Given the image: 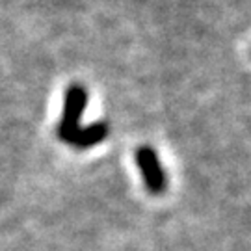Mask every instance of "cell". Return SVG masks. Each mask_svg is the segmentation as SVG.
Here are the masks:
<instances>
[{
	"instance_id": "cell-3",
	"label": "cell",
	"mask_w": 251,
	"mask_h": 251,
	"mask_svg": "<svg viewBox=\"0 0 251 251\" xmlns=\"http://www.w3.org/2000/svg\"><path fill=\"white\" fill-rule=\"evenodd\" d=\"M108 136V125L106 123H91L88 126H78V130L69 138L67 144H71L76 149H90L93 145L100 144Z\"/></svg>"
},
{
	"instance_id": "cell-2",
	"label": "cell",
	"mask_w": 251,
	"mask_h": 251,
	"mask_svg": "<svg viewBox=\"0 0 251 251\" xmlns=\"http://www.w3.org/2000/svg\"><path fill=\"white\" fill-rule=\"evenodd\" d=\"M136 164L144 177V182L151 194H162L168 186L166 171L162 168V162L152 147H140L136 151Z\"/></svg>"
},
{
	"instance_id": "cell-1",
	"label": "cell",
	"mask_w": 251,
	"mask_h": 251,
	"mask_svg": "<svg viewBox=\"0 0 251 251\" xmlns=\"http://www.w3.org/2000/svg\"><path fill=\"white\" fill-rule=\"evenodd\" d=\"M86 104H88V91H86V88H82L78 84L67 88L65 99H63L62 119H60L58 128H56L60 140L69 142V138L78 130L82 114L86 110Z\"/></svg>"
}]
</instances>
